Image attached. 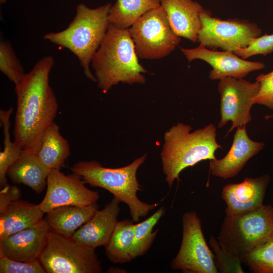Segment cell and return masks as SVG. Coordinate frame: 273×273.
<instances>
[{
	"label": "cell",
	"instance_id": "1",
	"mask_svg": "<svg viewBox=\"0 0 273 273\" xmlns=\"http://www.w3.org/2000/svg\"><path fill=\"white\" fill-rule=\"evenodd\" d=\"M54 65L52 56L42 58L15 85L17 109L13 134L14 141L23 150L37 153L44 130L54 122L58 104L49 83Z\"/></svg>",
	"mask_w": 273,
	"mask_h": 273
},
{
	"label": "cell",
	"instance_id": "2",
	"mask_svg": "<svg viewBox=\"0 0 273 273\" xmlns=\"http://www.w3.org/2000/svg\"><path fill=\"white\" fill-rule=\"evenodd\" d=\"M91 64L98 86L104 93L120 82L129 84L146 82L143 74L148 71L139 62L127 29L110 23Z\"/></svg>",
	"mask_w": 273,
	"mask_h": 273
},
{
	"label": "cell",
	"instance_id": "3",
	"mask_svg": "<svg viewBox=\"0 0 273 273\" xmlns=\"http://www.w3.org/2000/svg\"><path fill=\"white\" fill-rule=\"evenodd\" d=\"M190 125L178 122L166 131L161 152V159L165 180L169 188L179 180L180 173L205 160L216 159L215 152L223 149L216 139V128L210 123L191 132Z\"/></svg>",
	"mask_w": 273,
	"mask_h": 273
},
{
	"label": "cell",
	"instance_id": "4",
	"mask_svg": "<svg viewBox=\"0 0 273 273\" xmlns=\"http://www.w3.org/2000/svg\"><path fill=\"white\" fill-rule=\"evenodd\" d=\"M111 6L108 3L91 9L80 4L76 7L73 20L65 29L47 33L43 37L76 55L86 77L94 82H97V79L91 72L89 65L108 28Z\"/></svg>",
	"mask_w": 273,
	"mask_h": 273
},
{
	"label": "cell",
	"instance_id": "5",
	"mask_svg": "<svg viewBox=\"0 0 273 273\" xmlns=\"http://www.w3.org/2000/svg\"><path fill=\"white\" fill-rule=\"evenodd\" d=\"M146 157V154L129 165L119 168L105 167L96 161H81L75 164L71 170L86 184L106 189L121 202L125 203L129 207L132 220L137 222L159 204L143 202L137 196V192L142 189L136 172Z\"/></svg>",
	"mask_w": 273,
	"mask_h": 273
},
{
	"label": "cell",
	"instance_id": "6",
	"mask_svg": "<svg viewBox=\"0 0 273 273\" xmlns=\"http://www.w3.org/2000/svg\"><path fill=\"white\" fill-rule=\"evenodd\" d=\"M273 238V206L263 204L237 215H225L218 240L220 246L240 258Z\"/></svg>",
	"mask_w": 273,
	"mask_h": 273
},
{
	"label": "cell",
	"instance_id": "7",
	"mask_svg": "<svg viewBox=\"0 0 273 273\" xmlns=\"http://www.w3.org/2000/svg\"><path fill=\"white\" fill-rule=\"evenodd\" d=\"M39 260L47 273H100L95 248L50 231Z\"/></svg>",
	"mask_w": 273,
	"mask_h": 273
},
{
	"label": "cell",
	"instance_id": "8",
	"mask_svg": "<svg viewBox=\"0 0 273 273\" xmlns=\"http://www.w3.org/2000/svg\"><path fill=\"white\" fill-rule=\"evenodd\" d=\"M138 58L158 59L173 51L180 37L172 30L166 13L160 5L142 16L127 29Z\"/></svg>",
	"mask_w": 273,
	"mask_h": 273
},
{
	"label": "cell",
	"instance_id": "9",
	"mask_svg": "<svg viewBox=\"0 0 273 273\" xmlns=\"http://www.w3.org/2000/svg\"><path fill=\"white\" fill-rule=\"evenodd\" d=\"M200 18L201 28L198 41L209 49H220L235 52L238 49L246 48L262 33L254 22L238 18L223 20L212 17L208 10L204 9Z\"/></svg>",
	"mask_w": 273,
	"mask_h": 273
},
{
	"label": "cell",
	"instance_id": "10",
	"mask_svg": "<svg viewBox=\"0 0 273 273\" xmlns=\"http://www.w3.org/2000/svg\"><path fill=\"white\" fill-rule=\"evenodd\" d=\"M182 223V241L177 255L171 262V268L185 273L219 272L196 211L184 213Z\"/></svg>",
	"mask_w": 273,
	"mask_h": 273
},
{
	"label": "cell",
	"instance_id": "11",
	"mask_svg": "<svg viewBox=\"0 0 273 273\" xmlns=\"http://www.w3.org/2000/svg\"><path fill=\"white\" fill-rule=\"evenodd\" d=\"M260 84L243 78L226 77L219 80L218 90L220 96V120L218 127L224 126L229 121L232 125L228 134L234 128L251 121L252 100L257 95Z\"/></svg>",
	"mask_w": 273,
	"mask_h": 273
},
{
	"label": "cell",
	"instance_id": "12",
	"mask_svg": "<svg viewBox=\"0 0 273 273\" xmlns=\"http://www.w3.org/2000/svg\"><path fill=\"white\" fill-rule=\"evenodd\" d=\"M85 184L76 174L66 175L59 169H51L47 178L45 196L38 206L47 213L60 206L96 203L100 197L99 193L86 188Z\"/></svg>",
	"mask_w": 273,
	"mask_h": 273
},
{
	"label": "cell",
	"instance_id": "13",
	"mask_svg": "<svg viewBox=\"0 0 273 273\" xmlns=\"http://www.w3.org/2000/svg\"><path fill=\"white\" fill-rule=\"evenodd\" d=\"M180 50L189 62L200 59L211 65L212 69L209 77L211 80H220L226 77L243 78L249 73L265 67L262 62L247 61L234 52L212 51L201 44L194 49L181 48Z\"/></svg>",
	"mask_w": 273,
	"mask_h": 273
},
{
	"label": "cell",
	"instance_id": "14",
	"mask_svg": "<svg viewBox=\"0 0 273 273\" xmlns=\"http://www.w3.org/2000/svg\"><path fill=\"white\" fill-rule=\"evenodd\" d=\"M50 228L43 218L39 222L0 240V256L30 262L39 259Z\"/></svg>",
	"mask_w": 273,
	"mask_h": 273
},
{
	"label": "cell",
	"instance_id": "15",
	"mask_svg": "<svg viewBox=\"0 0 273 273\" xmlns=\"http://www.w3.org/2000/svg\"><path fill=\"white\" fill-rule=\"evenodd\" d=\"M270 179L266 174L257 177H245L238 184L225 185L221 197L226 204L225 215L242 214L261 207Z\"/></svg>",
	"mask_w": 273,
	"mask_h": 273
},
{
	"label": "cell",
	"instance_id": "16",
	"mask_svg": "<svg viewBox=\"0 0 273 273\" xmlns=\"http://www.w3.org/2000/svg\"><path fill=\"white\" fill-rule=\"evenodd\" d=\"M246 126L237 127L231 148L224 157L210 160L209 170L212 175L224 179L236 176L247 161L263 149L264 144L252 140L248 135Z\"/></svg>",
	"mask_w": 273,
	"mask_h": 273
},
{
	"label": "cell",
	"instance_id": "17",
	"mask_svg": "<svg viewBox=\"0 0 273 273\" xmlns=\"http://www.w3.org/2000/svg\"><path fill=\"white\" fill-rule=\"evenodd\" d=\"M121 202L116 197L97 210L94 215L71 236L77 242L94 248L106 247L118 222Z\"/></svg>",
	"mask_w": 273,
	"mask_h": 273
},
{
	"label": "cell",
	"instance_id": "18",
	"mask_svg": "<svg viewBox=\"0 0 273 273\" xmlns=\"http://www.w3.org/2000/svg\"><path fill=\"white\" fill-rule=\"evenodd\" d=\"M173 32L178 36L198 41L203 7L193 0H160Z\"/></svg>",
	"mask_w": 273,
	"mask_h": 273
},
{
	"label": "cell",
	"instance_id": "19",
	"mask_svg": "<svg viewBox=\"0 0 273 273\" xmlns=\"http://www.w3.org/2000/svg\"><path fill=\"white\" fill-rule=\"evenodd\" d=\"M50 171L40 161L37 153L23 150L19 158L8 169L7 176L14 184H24L39 194L47 185Z\"/></svg>",
	"mask_w": 273,
	"mask_h": 273
},
{
	"label": "cell",
	"instance_id": "20",
	"mask_svg": "<svg viewBox=\"0 0 273 273\" xmlns=\"http://www.w3.org/2000/svg\"><path fill=\"white\" fill-rule=\"evenodd\" d=\"M97 203L87 206L66 205L54 208L44 219L50 230L67 237H71L98 210Z\"/></svg>",
	"mask_w": 273,
	"mask_h": 273
},
{
	"label": "cell",
	"instance_id": "21",
	"mask_svg": "<svg viewBox=\"0 0 273 273\" xmlns=\"http://www.w3.org/2000/svg\"><path fill=\"white\" fill-rule=\"evenodd\" d=\"M45 213L38 205L26 201H16L0 212V240L43 219Z\"/></svg>",
	"mask_w": 273,
	"mask_h": 273
},
{
	"label": "cell",
	"instance_id": "22",
	"mask_svg": "<svg viewBox=\"0 0 273 273\" xmlns=\"http://www.w3.org/2000/svg\"><path fill=\"white\" fill-rule=\"evenodd\" d=\"M37 156L49 170H60L70 154L69 144L55 121L44 130Z\"/></svg>",
	"mask_w": 273,
	"mask_h": 273
},
{
	"label": "cell",
	"instance_id": "23",
	"mask_svg": "<svg viewBox=\"0 0 273 273\" xmlns=\"http://www.w3.org/2000/svg\"><path fill=\"white\" fill-rule=\"evenodd\" d=\"M132 220L118 221L108 244L105 247L108 259L122 264L135 258L134 251L135 224Z\"/></svg>",
	"mask_w": 273,
	"mask_h": 273
},
{
	"label": "cell",
	"instance_id": "24",
	"mask_svg": "<svg viewBox=\"0 0 273 273\" xmlns=\"http://www.w3.org/2000/svg\"><path fill=\"white\" fill-rule=\"evenodd\" d=\"M160 5V0H116L110 9L109 22L128 29L144 14Z\"/></svg>",
	"mask_w": 273,
	"mask_h": 273
},
{
	"label": "cell",
	"instance_id": "25",
	"mask_svg": "<svg viewBox=\"0 0 273 273\" xmlns=\"http://www.w3.org/2000/svg\"><path fill=\"white\" fill-rule=\"evenodd\" d=\"M13 112L12 107L7 110H0V120L4 132V150L0 152V186L2 189L8 184L7 172L9 168L20 156L22 149L14 141L12 142L10 136V117Z\"/></svg>",
	"mask_w": 273,
	"mask_h": 273
},
{
	"label": "cell",
	"instance_id": "26",
	"mask_svg": "<svg viewBox=\"0 0 273 273\" xmlns=\"http://www.w3.org/2000/svg\"><path fill=\"white\" fill-rule=\"evenodd\" d=\"M165 208L162 206L145 220L135 224L134 251L136 258L143 256L152 245L158 232L153 228L165 214Z\"/></svg>",
	"mask_w": 273,
	"mask_h": 273
},
{
	"label": "cell",
	"instance_id": "27",
	"mask_svg": "<svg viewBox=\"0 0 273 273\" xmlns=\"http://www.w3.org/2000/svg\"><path fill=\"white\" fill-rule=\"evenodd\" d=\"M253 273H273V238L241 258Z\"/></svg>",
	"mask_w": 273,
	"mask_h": 273
},
{
	"label": "cell",
	"instance_id": "28",
	"mask_svg": "<svg viewBox=\"0 0 273 273\" xmlns=\"http://www.w3.org/2000/svg\"><path fill=\"white\" fill-rule=\"evenodd\" d=\"M0 70L15 85L26 74L11 43L3 39L0 41Z\"/></svg>",
	"mask_w": 273,
	"mask_h": 273
},
{
	"label": "cell",
	"instance_id": "29",
	"mask_svg": "<svg viewBox=\"0 0 273 273\" xmlns=\"http://www.w3.org/2000/svg\"><path fill=\"white\" fill-rule=\"evenodd\" d=\"M209 245L214 253L215 264L219 272H244L240 257L223 249L218 241L212 236L209 238Z\"/></svg>",
	"mask_w": 273,
	"mask_h": 273
},
{
	"label": "cell",
	"instance_id": "30",
	"mask_svg": "<svg viewBox=\"0 0 273 273\" xmlns=\"http://www.w3.org/2000/svg\"><path fill=\"white\" fill-rule=\"evenodd\" d=\"M1 273H46L39 259L30 262L14 260L0 256Z\"/></svg>",
	"mask_w": 273,
	"mask_h": 273
},
{
	"label": "cell",
	"instance_id": "31",
	"mask_svg": "<svg viewBox=\"0 0 273 273\" xmlns=\"http://www.w3.org/2000/svg\"><path fill=\"white\" fill-rule=\"evenodd\" d=\"M273 52V34H265L253 39L245 48L238 49L234 53L243 59L256 55L266 56Z\"/></svg>",
	"mask_w": 273,
	"mask_h": 273
},
{
	"label": "cell",
	"instance_id": "32",
	"mask_svg": "<svg viewBox=\"0 0 273 273\" xmlns=\"http://www.w3.org/2000/svg\"><path fill=\"white\" fill-rule=\"evenodd\" d=\"M256 81L259 83L260 88L252 100L253 105H262L273 110V70L267 74H260Z\"/></svg>",
	"mask_w": 273,
	"mask_h": 273
},
{
	"label": "cell",
	"instance_id": "33",
	"mask_svg": "<svg viewBox=\"0 0 273 273\" xmlns=\"http://www.w3.org/2000/svg\"><path fill=\"white\" fill-rule=\"evenodd\" d=\"M21 194L16 186L8 185L1 189L0 192V212L6 209L12 203L20 200Z\"/></svg>",
	"mask_w": 273,
	"mask_h": 273
},
{
	"label": "cell",
	"instance_id": "34",
	"mask_svg": "<svg viewBox=\"0 0 273 273\" xmlns=\"http://www.w3.org/2000/svg\"><path fill=\"white\" fill-rule=\"evenodd\" d=\"M6 2V0H1V4H3Z\"/></svg>",
	"mask_w": 273,
	"mask_h": 273
}]
</instances>
